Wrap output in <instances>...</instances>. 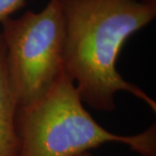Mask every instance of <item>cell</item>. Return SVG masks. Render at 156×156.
I'll list each match as a JSON object with an SVG mask.
<instances>
[{
	"mask_svg": "<svg viewBox=\"0 0 156 156\" xmlns=\"http://www.w3.org/2000/svg\"><path fill=\"white\" fill-rule=\"evenodd\" d=\"M65 18L62 65L83 103L95 110L115 109V96L128 92L156 112V101L125 80L116 68L123 45L156 17L139 0H62Z\"/></svg>",
	"mask_w": 156,
	"mask_h": 156,
	"instance_id": "1",
	"label": "cell"
},
{
	"mask_svg": "<svg viewBox=\"0 0 156 156\" xmlns=\"http://www.w3.org/2000/svg\"><path fill=\"white\" fill-rule=\"evenodd\" d=\"M18 156H76L109 142L122 143L142 156H156V125L133 135L101 126L85 109L64 69L47 94L32 105L18 107Z\"/></svg>",
	"mask_w": 156,
	"mask_h": 156,
	"instance_id": "2",
	"label": "cell"
},
{
	"mask_svg": "<svg viewBox=\"0 0 156 156\" xmlns=\"http://www.w3.org/2000/svg\"><path fill=\"white\" fill-rule=\"evenodd\" d=\"M6 63L18 107L43 98L63 69L65 18L62 0L38 12L26 11L1 23Z\"/></svg>",
	"mask_w": 156,
	"mask_h": 156,
	"instance_id": "3",
	"label": "cell"
},
{
	"mask_svg": "<svg viewBox=\"0 0 156 156\" xmlns=\"http://www.w3.org/2000/svg\"><path fill=\"white\" fill-rule=\"evenodd\" d=\"M17 109L18 102L9 77L5 46L0 32V156L19 155Z\"/></svg>",
	"mask_w": 156,
	"mask_h": 156,
	"instance_id": "4",
	"label": "cell"
},
{
	"mask_svg": "<svg viewBox=\"0 0 156 156\" xmlns=\"http://www.w3.org/2000/svg\"><path fill=\"white\" fill-rule=\"evenodd\" d=\"M27 0H0V23L26 5Z\"/></svg>",
	"mask_w": 156,
	"mask_h": 156,
	"instance_id": "5",
	"label": "cell"
},
{
	"mask_svg": "<svg viewBox=\"0 0 156 156\" xmlns=\"http://www.w3.org/2000/svg\"><path fill=\"white\" fill-rule=\"evenodd\" d=\"M141 3L145 4L147 5L152 6V7H154L156 8V0H139Z\"/></svg>",
	"mask_w": 156,
	"mask_h": 156,
	"instance_id": "6",
	"label": "cell"
},
{
	"mask_svg": "<svg viewBox=\"0 0 156 156\" xmlns=\"http://www.w3.org/2000/svg\"><path fill=\"white\" fill-rule=\"evenodd\" d=\"M76 156H94L92 154H91V152L90 151H87V152H83V153H82V154H78Z\"/></svg>",
	"mask_w": 156,
	"mask_h": 156,
	"instance_id": "7",
	"label": "cell"
}]
</instances>
